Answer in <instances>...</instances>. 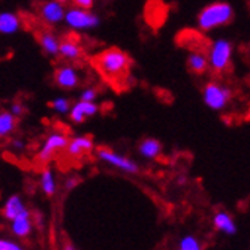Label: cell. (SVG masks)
<instances>
[{
    "mask_svg": "<svg viewBox=\"0 0 250 250\" xmlns=\"http://www.w3.org/2000/svg\"><path fill=\"white\" fill-rule=\"evenodd\" d=\"M232 43L228 39L219 38L216 39L208 50V64L213 71L216 72H223L228 69V66L232 60Z\"/></svg>",
    "mask_w": 250,
    "mask_h": 250,
    "instance_id": "cell-3",
    "label": "cell"
},
{
    "mask_svg": "<svg viewBox=\"0 0 250 250\" xmlns=\"http://www.w3.org/2000/svg\"><path fill=\"white\" fill-rule=\"evenodd\" d=\"M41 188L43 190L45 195L48 196H53L54 192H56V177H54V172L51 171V168H45L41 174Z\"/></svg>",
    "mask_w": 250,
    "mask_h": 250,
    "instance_id": "cell-20",
    "label": "cell"
},
{
    "mask_svg": "<svg viewBox=\"0 0 250 250\" xmlns=\"http://www.w3.org/2000/svg\"><path fill=\"white\" fill-rule=\"evenodd\" d=\"M64 21L67 26L75 30L96 29L101 24L99 15L93 14L90 9H83V8H77V6L66 11Z\"/></svg>",
    "mask_w": 250,
    "mask_h": 250,
    "instance_id": "cell-5",
    "label": "cell"
},
{
    "mask_svg": "<svg viewBox=\"0 0 250 250\" xmlns=\"http://www.w3.org/2000/svg\"><path fill=\"white\" fill-rule=\"evenodd\" d=\"M39 43L42 50L48 56H59L60 54V41L51 32H42L39 35Z\"/></svg>",
    "mask_w": 250,
    "mask_h": 250,
    "instance_id": "cell-17",
    "label": "cell"
},
{
    "mask_svg": "<svg viewBox=\"0 0 250 250\" xmlns=\"http://www.w3.org/2000/svg\"><path fill=\"white\" fill-rule=\"evenodd\" d=\"M59 2H60V3H63V5H64V3H67V2H71V0H59Z\"/></svg>",
    "mask_w": 250,
    "mask_h": 250,
    "instance_id": "cell-30",
    "label": "cell"
},
{
    "mask_svg": "<svg viewBox=\"0 0 250 250\" xmlns=\"http://www.w3.org/2000/svg\"><path fill=\"white\" fill-rule=\"evenodd\" d=\"M202 101L210 109L222 111L228 106L231 101V90L220 83L210 81L202 88Z\"/></svg>",
    "mask_w": 250,
    "mask_h": 250,
    "instance_id": "cell-4",
    "label": "cell"
},
{
    "mask_svg": "<svg viewBox=\"0 0 250 250\" xmlns=\"http://www.w3.org/2000/svg\"><path fill=\"white\" fill-rule=\"evenodd\" d=\"M93 62L99 74L108 81H119V78L126 75L130 66L129 56L120 48H108Z\"/></svg>",
    "mask_w": 250,
    "mask_h": 250,
    "instance_id": "cell-1",
    "label": "cell"
},
{
    "mask_svg": "<svg viewBox=\"0 0 250 250\" xmlns=\"http://www.w3.org/2000/svg\"><path fill=\"white\" fill-rule=\"evenodd\" d=\"M83 54L81 45L72 39H64L60 42V56L66 60H77Z\"/></svg>",
    "mask_w": 250,
    "mask_h": 250,
    "instance_id": "cell-18",
    "label": "cell"
},
{
    "mask_svg": "<svg viewBox=\"0 0 250 250\" xmlns=\"http://www.w3.org/2000/svg\"><path fill=\"white\" fill-rule=\"evenodd\" d=\"M11 112L18 119V117H21L22 114H24V106H22V104H20V102H14L11 105Z\"/></svg>",
    "mask_w": 250,
    "mask_h": 250,
    "instance_id": "cell-27",
    "label": "cell"
},
{
    "mask_svg": "<svg viewBox=\"0 0 250 250\" xmlns=\"http://www.w3.org/2000/svg\"><path fill=\"white\" fill-rule=\"evenodd\" d=\"M96 156H98L99 161L108 164L112 168H117V169H120L123 172H127V174L140 172V167L135 161H132V159H129V157L120 154V153L112 151V150H109L106 147H98L96 148Z\"/></svg>",
    "mask_w": 250,
    "mask_h": 250,
    "instance_id": "cell-6",
    "label": "cell"
},
{
    "mask_svg": "<svg viewBox=\"0 0 250 250\" xmlns=\"http://www.w3.org/2000/svg\"><path fill=\"white\" fill-rule=\"evenodd\" d=\"M12 232L17 237H27L32 232V220L30 216H22V217H17L15 220H12Z\"/></svg>",
    "mask_w": 250,
    "mask_h": 250,
    "instance_id": "cell-21",
    "label": "cell"
},
{
    "mask_svg": "<svg viewBox=\"0 0 250 250\" xmlns=\"http://www.w3.org/2000/svg\"><path fill=\"white\" fill-rule=\"evenodd\" d=\"M188 67L196 75L204 74L210 67L208 56L204 54L202 51H192L188 57Z\"/></svg>",
    "mask_w": 250,
    "mask_h": 250,
    "instance_id": "cell-14",
    "label": "cell"
},
{
    "mask_svg": "<svg viewBox=\"0 0 250 250\" xmlns=\"http://www.w3.org/2000/svg\"><path fill=\"white\" fill-rule=\"evenodd\" d=\"M213 223H214V228L225 235H234L237 232V225L232 216L226 211H217L214 214Z\"/></svg>",
    "mask_w": 250,
    "mask_h": 250,
    "instance_id": "cell-13",
    "label": "cell"
},
{
    "mask_svg": "<svg viewBox=\"0 0 250 250\" xmlns=\"http://www.w3.org/2000/svg\"><path fill=\"white\" fill-rule=\"evenodd\" d=\"M20 27H21V21L17 14H14V12L0 14V33L14 35L20 30Z\"/></svg>",
    "mask_w": 250,
    "mask_h": 250,
    "instance_id": "cell-16",
    "label": "cell"
},
{
    "mask_svg": "<svg viewBox=\"0 0 250 250\" xmlns=\"http://www.w3.org/2000/svg\"><path fill=\"white\" fill-rule=\"evenodd\" d=\"M12 146H14L15 148H22V147H24V143H22L21 140H14V141H12Z\"/></svg>",
    "mask_w": 250,
    "mask_h": 250,
    "instance_id": "cell-28",
    "label": "cell"
},
{
    "mask_svg": "<svg viewBox=\"0 0 250 250\" xmlns=\"http://www.w3.org/2000/svg\"><path fill=\"white\" fill-rule=\"evenodd\" d=\"M178 250H204V249L198 241V238H195L193 235H186L180 240Z\"/></svg>",
    "mask_w": 250,
    "mask_h": 250,
    "instance_id": "cell-22",
    "label": "cell"
},
{
    "mask_svg": "<svg viewBox=\"0 0 250 250\" xmlns=\"http://www.w3.org/2000/svg\"><path fill=\"white\" fill-rule=\"evenodd\" d=\"M72 3L77 8H83V9H92L95 0H72Z\"/></svg>",
    "mask_w": 250,
    "mask_h": 250,
    "instance_id": "cell-26",
    "label": "cell"
},
{
    "mask_svg": "<svg viewBox=\"0 0 250 250\" xmlns=\"http://www.w3.org/2000/svg\"><path fill=\"white\" fill-rule=\"evenodd\" d=\"M2 213L8 220H15L17 217H22V216H30V211L24 207V204H22L18 195H14L6 201Z\"/></svg>",
    "mask_w": 250,
    "mask_h": 250,
    "instance_id": "cell-12",
    "label": "cell"
},
{
    "mask_svg": "<svg viewBox=\"0 0 250 250\" xmlns=\"http://www.w3.org/2000/svg\"><path fill=\"white\" fill-rule=\"evenodd\" d=\"M63 250H77V249L74 247V244H72V243H64Z\"/></svg>",
    "mask_w": 250,
    "mask_h": 250,
    "instance_id": "cell-29",
    "label": "cell"
},
{
    "mask_svg": "<svg viewBox=\"0 0 250 250\" xmlns=\"http://www.w3.org/2000/svg\"><path fill=\"white\" fill-rule=\"evenodd\" d=\"M54 81L59 87L71 90L80 84V77L75 67L72 66H60L54 74Z\"/></svg>",
    "mask_w": 250,
    "mask_h": 250,
    "instance_id": "cell-10",
    "label": "cell"
},
{
    "mask_svg": "<svg viewBox=\"0 0 250 250\" xmlns=\"http://www.w3.org/2000/svg\"><path fill=\"white\" fill-rule=\"evenodd\" d=\"M67 144H69V138L62 133V132H53L47 140H45L43 146L41 147L38 153V162L47 164L56 156V153L66 150Z\"/></svg>",
    "mask_w": 250,
    "mask_h": 250,
    "instance_id": "cell-7",
    "label": "cell"
},
{
    "mask_svg": "<svg viewBox=\"0 0 250 250\" xmlns=\"http://www.w3.org/2000/svg\"><path fill=\"white\" fill-rule=\"evenodd\" d=\"M138 153L147 161H153L162 153V144L156 138H144L138 146Z\"/></svg>",
    "mask_w": 250,
    "mask_h": 250,
    "instance_id": "cell-15",
    "label": "cell"
},
{
    "mask_svg": "<svg viewBox=\"0 0 250 250\" xmlns=\"http://www.w3.org/2000/svg\"><path fill=\"white\" fill-rule=\"evenodd\" d=\"M98 98V90L93 87H87L81 92V101H87V102H95Z\"/></svg>",
    "mask_w": 250,
    "mask_h": 250,
    "instance_id": "cell-24",
    "label": "cell"
},
{
    "mask_svg": "<svg viewBox=\"0 0 250 250\" xmlns=\"http://www.w3.org/2000/svg\"><path fill=\"white\" fill-rule=\"evenodd\" d=\"M0 250H22L18 244L8 240H0Z\"/></svg>",
    "mask_w": 250,
    "mask_h": 250,
    "instance_id": "cell-25",
    "label": "cell"
},
{
    "mask_svg": "<svg viewBox=\"0 0 250 250\" xmlns=\"http://www.w3.org/2000/svg\"><path fill=\"white\" fill-rule=\"evenodd\" d=\"M99 112V106L96 102H87V101H78L77 104L72 105L71 111H69V117L74 123L80 125L84 123L87 119L96 116Z\"/></svg>",
    "mask_w": 250,
    "mask_h": 250,
    "instance_id": "cell-8",
    "label": "cell"
},
{
    "mask_svg": "<svg viewBox=\"0 0 250 250\" xmlns=\"http://www.w3.org/2000/svg\"><path fill=\"white\" fill-rule=\"evenodd\" d=\"M17 127V117L11 111H0V138L11 135Z\"/></svg>",
    "mask_w": 250,
    "mask_h": 250,
    "instance_id": "cell-19",
    "label": "cell"
},
{
    "mask_svg": "<svg viewBox=\"0 0 250 250\" xmlns=\"http://www.w3.org/2000/svg\"><path fill=\"white\" fill-rule=\"evenodd\" d=\"M50 106L59 112V114H67V112L71 111V101L69 99H66V98H56L54 101L50 102Z\"/></svg>",
    "mask_w": 250,
    "mask_h": 250,
    "instance_id": "cell-23",
    "label": "cell"
},
{
    "mask_svg": "<svg viewBox=\"0 0 250 250\" xmlns=\"http://www.w3.org/2000/svg\"><path fill=\"white\" fill-rule=\"evenodd\" d=\"M95 144L92 136L84 135V136H74L72 140H69V144L66 147V153L71 157H81L84 154H88L93 150Z\"/></svg>",
    "mask_w": 250,
    "mask_h": 250,
    "instance_id": "cell-11",
    "label": "cell"
},
{
    "mask_svg": "<svg viewBox=\"0 0 250 250\" xmlns=\"http://www.w3.org/2000/svg\"><path fill=\"white\" fill-rule=\"evenodd\" d=\"M64 15H66L64 6L59 0H50V2H45L41 6V17L48 24H57V22L64 20Z\"/></svg>",
    "mask_w": 250,
    "mask_h": 250,
    "instance_id": "cell-9",
    "label": "cell"
},
{
    "mask_svg": "<svg viewBox=\"0 0 250 250\" xmlns=\"http://www.w3.org/2000/svg\"><path fill=\"white\" fill-rule=\"evenodd\" d=\"M234 17V9L226 2H213L204 6L198 14V27L202 32H211L214 29L229 24Z\"/></svg>",
    "mask_w": 250,
    "mask_h": 250,
    "instance_id": "cell-2",
    "label": "cell"
}]
</instances>
